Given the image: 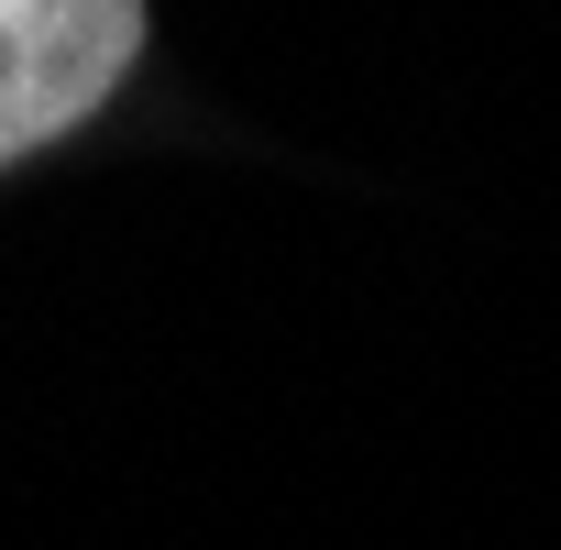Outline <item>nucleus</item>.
<instances>
[{"mask_svg":"<svg viewBox=\"0 0 561 550\" xmlns=\"http://www.w3.org/2000/svg\"><path fill=\"white\" fill-rule=\"evenodd\" d=\"M144 56V0H0V165L78 133Z\"/></svg>","mask_w":561,"mask_h":550,"instance_id":"f257e3e1","label":"nucleus"}]
</instances>
